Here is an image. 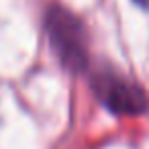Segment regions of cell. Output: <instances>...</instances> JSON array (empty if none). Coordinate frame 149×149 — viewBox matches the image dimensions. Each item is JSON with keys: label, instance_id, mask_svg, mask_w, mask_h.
<instances>
[{"label": "cell", "instance_id": "obj_1", "mask_svg": "<svg viewBox=\"0 0 149 149\" xmlns=\"http://www.w3.org/2000/svg\"><path fill=\"white\" fill-rule=\"evenodd\" d=\"M47 33L53 49L68 68L82 70L86 65L84 31L76 17H72L63 8H51L47 15Z\"/></svg>", "mask_w": 149, "mask_h": 149}, {"label": "cell", "instance_id": "obj_2", "mask_svg": "<svg viewBox=\"0 0 149 149\" xmlns=\"http://www.w3.org/2000/svg\"><path fill=\"white\" fill-rule=\"evenodd\" d=\"M98 96L114 114H141L147 110L149 100L141 86L125 80L116 74H100L94 84Z\"/></svg>", "mask_w": 149, "mask_h": 149}, {"label": "cell", "instance_id": "obj_3", "mask_svg": "<svg viewBox=\"0 0 149 149\" xmlns=\"http://www.w3.org/2000/svg\"><path fill=\"white\" fill-rule=\"evenodd\" d=\"M137 2H139V4H143V6H147V2H149V0H137Z\"/></svg>", "mask_w": 149, "mask_h": 149}]
</instances>
